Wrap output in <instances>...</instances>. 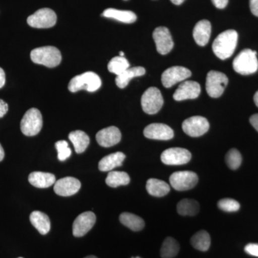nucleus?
<instances>
[{"mask_svg":"<svg viewBox=\"0 0 258 258\" xmlns=\"http://www.w3.org/2000/svg\"><path fill=\"white\" fill-rule=\"evenodd\" d=\"M238 34L234 30H228L218 35L212 44L214 53L221 60L229 58L237 47Z\"/></svg>","mask_w":258,"mask_h":258,"instance_id":"f257e3e1","label":"nucleus"},{"mask_svg":"<svg viewBox=\"0 0 258 258\" xmlns=\"http://www.w3.org/2000/svg\"><path fill=\"white\" fill-rule=\"evenodd\" d=\"M30 57L35 63L43 64L48 68L56 67L60 63L62 60L60 50L52 46L34 49L30 53Z\"/></svg>","mask_w":258,"mask_h":258,"instance_id":"f03ea898","label":"nucleus"},{"mask_svg":"<svg viewBox=\"0 0 258 258\" xmlns=\"http://www.w3.org/2000/svg\"><path fill=\"white\" fill-rule=\"evenodd\" d=\"M233 69L241 75L254 74L258 69L257 52L244 49L234 59Z\"/></svg>","mask_w":258,"mask_h":258,"instance_id":"7ed1b4c3","label":"nucleus"},{"mask_svg":"<svg viewBox=\"0 0 258 258\" xmlns=\"http://www.w3.org/2000/svg\"><path fill=\"white\" fill-rule=\"evenodd\" d=\"M101 80L93 72H86L76 76L70 81L69 89L76 93L80 90H86L88 92H95L101 88Z\"/></svg>","mask_w":258,"mask_h":258,"instance_id":"20e7f679","label":"nucleus"},{"mask_svg":"<svg viewBox=\"0 0 258 258\" xmlns=\"http://www.w3.org/2000/svg\"><path fill=\"white\" fill-rule=\"evenodd\" d=\"M42 116L41 113L35 108H30L24 115L20 123V128L24 135L33 137L41 131Z\"/></svg>","mask_w":258,"mask_h":258,"instance_id":"39448f33","label":"nucleus"},{"mask_svg":"<svg viewBox=\"0 0 258 258\" xmlns=\"http://www.w3.org/2000/svg\"><path fill=\"white\" fill-rule=\"evenodd\" d=\"M164 99L157 88H148L142 97V109L149 115L156 114L162 108Z\"/></svg>","mask_w":258,"mask_h":258,"instance_id":"423d86ee","label":"nucleus"},{"mask_svg":"<svg viewBox=\"0 0 258 258\" xmlns=\"http://www.w3.org/2000/svg\"><path fill=\"white\" fill-rule=\"evenodd\" d=\"M198 176L191 171H176L169 178L171 186L176 191L191 189L198 183Z\"/></svg>","mask_w":258,"mask_h":258,"instance_id":"0eeeda50","label":"nucleus"},{"mask_svg":"<svg viewBox=\"0 0 258 258\" xmlns=\"http://www.w3.org/2000/svg\"><path fill=\"white\" fill-rule=\"evenodd\" d=\"M227 83L228 78L225 74L218 71H210L206 79L207 92L212 98H219L225 91Z\"/></svg>","mask_w":258,"mask_h":258,"instance_id":"6e6552de","label":"nucleus"},{"mask_svg":"<svg viewBox=\"0 0 258 258\" xmlns=\"http://www.w3.org/2000/svg\"><path fill=\"white\" fill-rule=\"evenodd\" d=\"M28 25L35 28H52L57 22V16L53 10L43 8L28 17Z\"/></svg>","mask_w":258,"mask_h":258,"instance_id":"1a4fd4ad","label":"nucleus"},{"mask_svg":"<svg viewBox=\"0 0 258 258\" xmlns=\"http://www.w3.org/2000/svg\"><path fill=\"white\" fill-rule=\"evenodd\" d=\"M191 159V154L183 148H170L161 154V160L166 165L177 166L187 164Z\"/></svg>","mask_w":258,"mask_h":258,"instance_id":"9d476101","label":"nucleus"},{"mask_svg":"<svg viewBox=\"0 0 258 258\" xmlns=\"http://www.w3.org/2000/svg\"><path fill=\"white\" fill-rule=\"evenodd\" d=\"M210 123L205 117L196 115L190 117L183 122L182 129L185 134L191 137H199L208 132Z\"/></svg>","mask_w":258,"mask_h":258,"instance_id":"9b49d317","label":"nucleus"},{"mask_svg":"<svg viewBox=\"0 0 258 258\" xmlns=\"http://www.w3.org/2000/svg\"><path fill=\"white\" fill-rule=\"evenodd\" d=\"M191 76V71L181 66H174L166 69L161 76V82L165 88H171L176 83L182 82Z\"/></svg>","mask_w":258,"mask_h":258,"instance_id":"f8f14e48","label":"nucleus"},{"mask_svg":"<svg viewBox=\"0 0 258 258\" xmlns=\"http://www.w3.org/2000/svg\"><path fill=\"white\" fill-rule=\"evenodd\" d=\"M153 38L155 42L158 52L161 55L169 53L174 47L170 32L165 27L156 28L153 32Z\"/></svg>","mask_w":258,"mask_h":258,"instance_id":"ddd939ff","label":"nucleus"},{"mask_svg":"<svg viewBox=\"0 0 258 258\" xmlns=\"http://www.w3.org/2000/svg\"><path fill=\"white\" fill-rule=\"evenodd\" d=\"M96 221V217L92 212H85L77 217L73 225V234L75 237L86 235L93 228Z\"/></svg>","mask_w":258,"mask_h":258,"instance_id":"4468645a","label":"nucleus"},{"mask_svg":"<svg viewBox=\"0 0 258 258\" xmlns=\"http://www.w3.org/2000/svg\"><path fill=\"white\" fill-rule=\"evenodd\" d=\"M81 187V183L76 178L68 176L55 181L54 191L59 196L70 197L76 195Z\"/></svg>","mask_w":258,"mask_h":258,"instance_id":"2eb2a0df","label":"nucleus"},{"mask_svg":"<svg viewBox=\"0 0 258 258\" xmlns=\"http://www.w3.org/2000/svg\"><path fill=\"white\" fill-rule=\"evenodd\" d=\"M201 88L198 82L191 81H184L174 93V99L181 101L187 99H195L200 96Z\"/></svg>","mask_w":258,"mask_h":258,"instance_id":"dca6fc26","label":"nucleus"},{"mask_svg":"<svg viewBox=\"0 0 258 258\" xmlns=\"http://www.w3.org/2000/svg\"><path fill=\"white\" fill-rule=\"evenodd\" d=\"M144 134L147 139L166 141L174 137V131L164 123H152L146 127Z\"/></svg>","mask_w":258,"mask_h":258,"instance_id":"f3484780","label":"nucleus"},{"mask_svg":"<svg viewBox=\"0 0 258 258\" xmlns=\"http://www.w3.org/2000/svg\"><path fill=\"white\" fill-rule=\"evenodd\" d=\"M121 134L115 126H110L102 129L96 134V141L103 147H111L119 143Z\"/></svg>","mask_w":258,"mask_h":258,"instance_id":"a211bd4d","label":"nucleus"},{"mask_svg":"<svg viewBox=\"0 0 258 258\" xmlns=\"http://www.w3.org/2000/svg\"><path fill=\"white\" fill-rule=\"evenodd\" d=\"M212 27L210 21L206 20L198 22L193 30L195 42L200 46H205L208 43L211 35Z\"/></svg>","mask_w":258,"mask_h":258,"instance_id":"6ab92c4d","label":"nucleus"},{"mask_svg":"<svg viewBox=\"0 0 258 258\" xmlns=\"http://www.w3.org/2000/svg\"><path fill=\"white\" fill-rule=\"evenodd\" d=\"M28 181L32 186L44 189L55 184L56 178L54 174L50 173L34 171L29 175Z\"/></svg>","mask_w":258,"mask_h":258,"instance_id":"aec40b11","label":"nucleus"},{"mask_svg":"<svg viewBox=\"0 0 258 258\" xmlns=\"http://www.w3.org/2000/svg\"><path fill=\"white\" fill-rule=\"evenodd\" d=\"M125 155L122 152H115L103 157L98 164V169L101 171H110L120 166L125 160Z\"/></svg>","mask_w":258,"mask_h":258,"instance_id":"412c9836","label":"nucleus"},{"mask_svg":"<svg viewBox=\"0 0 258 258\" xmlns=\"http://www.w3.org/2000/svg\"><path fill=\"white\" fill-rule=\"evenodd\" d=\"M30 222L41 235H46L50 230V220L46 214L40 211L32 212Z\"/></svg>","mask_w":258,"mask_h":258,"instance_id":"4be33fe9","label":"nucleus"},{"mask_svg":"<svg viewBox=\"0 0 258 258\" xmlns=\"http://www.w3.org/2000/svg\"><path fill=\"white\" fill-rule=\"evenodd\" d=\"M102 15L105 18L114 19L121 23L127 24L134 23L137 19V15L133 12L113 9V8L106 9Z\"/></svg>","mask_w":258,"mask_h":258,"instance_id":"5701e85b","label":"nucleus"},{"mask_svg":"<svg viewBox=\"0 0 258 258\" xmlns=\"http://www.w3.org/2000/svg\"><path fill=\"white\" fill-rule=\"evenodd\" d=\"M146 188L149 195L156 198L164 197L170 191V186L167 183L154 178L148 180Z\"/></svg>","mask_w":258,"mask_h":258,"instance_id":"b1692460","label":"nucleus"},{"mask_svg":"<svg viewBox=\"0 0 258 258\" xmlns=\"http://www.w3.org/2000/svg\"><path fill=\"white\" fill-rule=\"evenodd\" d=\"M145 73V69L143 67H134L132 69H128L119 76H117L116 79H115V83L118 88H124L128 86L131 80L134 78L144 76Z\"/></svg>","mask_w":258,"mask_h":258,"instance_id":"393cba45","label":"nucleus"},{"mask_svg":"<svg viewBox=\"0 0 258 258\" xmlns=\"http://www.w3.org/2000/svg\"><path fill=\"white\" fill-rule=\"evenodd\" d=\"M69 138L74 144L75 151L77 154L84 152L90 144L89 137L82 131H75L71 132Z\"/></svg>","mask_w":258,"mask_h":258,"instance_id":"a878e982","label":"nucleus"},{"mask_svg":"<svg viewBox=\"0 0 258 258\" xmlns=\"http://www.w3.org/2000/svg\"><path fill=\"white\" fill-rule=\"evenodd\" d=\"M119 220L123 225L135 232L143 230L145 226V222L142 217L129 212L122 213L120 215Z\"/></svg>","mask_w":258,"mask_h":258,"instance_id":"bb28decb","label":"nucleus"},{"mask_svg":"<svg viewBox=\"0 0 258 258\" xmlns=\"http://www.w3.org/2000/svg\"><path fill=\"white\" fill-rule=\"evenodd\" d=\"M176 210L182 216H195L200 212V204L195 200L184 199L177 204Z\"/></svg>","mask_w":258,"mask_h":258,"instance_id":"cd10ccee","label":"nucleus"},{"mask_svg":"<svg viewBox=\"0 0 258 258\" xmlns=\"http://www.w3.org/2000/svg\"><path fill=\"white\" fill-rule=\"evenodd\" d=\"M191 245L200 251H208L211 244V238L207 231H199L191 238Z\"/></svg>","mask_w":258,"mask_h":258,"instance_id":"c85d7f7f","label":"nucleus"},{"mask_svg":"<svg viewBox=\"0 0 258 258\" xmlns=\"http://www.w3.org/2000/svg\"><path fill=\"white\" fill-rule=\"evenodd\" d=\"M130 182V176L124 171H112L108 173L106 183L111 187L116 188L119 186H125Z\"/></svg>","mask_w":258,"mask_h":258,"instance_id":"c756f323","label":"nucleus"},{"mask_svg":"<svg viewBox=\"0 0 258 258\" xmlns=\"http://www.w3.org/2000/svg\"><path fill=\"white\" fill-rule=\"evenodd\" d=\"M179 251V244L173 237H166L163 242L161 248V256L162 258H173L176 256Z\"/></svg>","mask_w":258,"mask_h":258,"instance_id":"7c9ffc66","label":"nucleus"},{"mask_svg":"<svg viewBox=\"0 0 258 258\" xmlns=\"http://www.w3.org/2000/svg\"><path fill=\"white\" fill-rule=\"evenodd\" d=\"M128 61L124 57L118 56L113 57L108 64V69L112 74L119 76L122 73L124 72L125 70L129 69Z\"/></svg>","mask_w":258,"mask_h":258,"instance_id":"2f4dec72","label":"nucleus"},{"mask_svg":"<svg viewBox=\"0 0 258 258\" xmlns=\"http://www.w3.org/2000/svg\"><path fill=\"white\" fill-rule=\"evenodd\" d=\"M225 161L230 169L235 170L242 164V156L237 149H232L226 154Z\"/></svg>","mask_w":258,"mask_h":258,"instance_id":"473e14b6","label":"nucleus"},{"mask_svg":"<svg viewBox=\"0 0 258 258\" xmlns=\"http://www.w3.org/2000/svg\"><path fill=\"white\" fill-rule=\"evenodd\" d=\"M217 206L222 211L227 212H237L240 208V205L238 202L229 198L220 200L217 203Z\"/></svg>","mask_w":258,"mask_h":258,"instance_id":"72a5a7b5","label":"nucleus"},{"mask_svg":"<svg viewBox=\"0 0 258 258\" xmlns=\"http://www.w3.org/2000/svg\"><path fill=\"white\" fill-rule=\"evenodd\" d=\"M55 147L57 151V158L59 161H66L71 157L72 152L66 141H59L56 142Z\"/></svg>","mask_w":258,"mask_h":258,"instance_id":"f704fd0d","label":"nucleus"},{"mask_svg":"<svg viewBox=\"0 0 258 258\" xmlns=\"http://www.w3.org/2000/svg\"><path fill=\"white\" fill-rule=\"evenodd\" d=\"M244 251L250 255L258 257V244L249 243L244 247Z\"/></svg>","mask_w":258,"mask_h":258,"instance_id":"c9c22d12","label":"nucleus"},{"mask_svg":"<svg viewBox=\"0 0 258 258\" xmlns=\"http://www.w3.org/2000/svg\"><path fill=\"white\" fill-rule=\"evenodd\" d=\"M249 8L252 14L258 17V0H249Z\"/></svg>","mask_w":258,"mask_h":258,"instance_id":"e433bc0d","label":"nucleus"},{"mask_svg":"<svg viewBox=\"0 0 258 258\" xmlns=\"http://www.w3.org/2000/svg\"><path fill=\"white\" fill-rule=\"evenodd\" d=\"M8 108H8V103L3 100L0 99V118H3L8 113Z\"/></svg>","mask_w":258,"mask_h":258,"instance_id":"4c0bfd02","label":"nucleus"},{"mask_svg":"<svg viewBox=\"0 0 258 258\" xmlns=\"http://www.w3.org/2000/svg\"><path fill=\"white\" fill-rule=\"evenodd\" d=\"M214 5L218 9H224L228 4V0H212Z\"/></svg>","mask_w":258,"mask_h":258,"instance_id":"58836bf2","label":"nucleus"},{"mask_svg":"<svg viewBox=\"0 0 258 258\" xmlns=\"http://www.w3.org/2000/svg\"><path fill=\"white\" fill-rule=\"evenodd\" d=\"M249 122H250L251 125H252L258 132V113L252 115V116L250 117V118H249Z\"/></svg>","mask_w":258,"mask_h":258,"instance_id":"ea45409f","label":"nucleus"},{"mask_svg":"<svg viewBox=\"0 0 258 258\" xmlns=\"http://www.w3.org/2000/svg\"><path fill=\"white\" fill-rule=\"evenodd\" d=\"M5 81H6V78H5L4 70L0 68V88L5 86Z\"/></svg>","mask_w":258,"mask_h":258,"instance_id":"a19ab883","label":"nucleus"},{"mask_svg":"<svg viewBox=\"0 0 258 258\" xmlns=\"http://www.w3.org/2000/svg\"><path fill=\"white\" fill-rule=\"evenodd\" d=\"M5 158V151L3 147H2L1 144H0V161H2Z\"/></svg>","mask_w":258,"mask_h":258,"instance_id":"79ce46f5","label":"nucleus"},{"mask_svg":"<svg viewBox=\"0 0 258 258\" xmlns=\"http://www.w3.org/2000/svg\"><path fill=\"white\" fill-rule=\"evenodd\" d=\"M185 0H171V3H173V4L176 5H179L181 4H182L183 3Z\"/></svg>","mask_w":258,"mask_h":258,"instance_id":"37998d69","label":"nucleus"},{"mask_svg":"<svg viewBox=\"0 0 258 258\" xmlns=\"http://www.w3.org/2000/svg\"><path fill=\"white\" fill-rule=\"evenodd\" d=\"M254 103L256 104V106L258 107V91L255 93V94H254Z\"/></svg>","mask_w":258,"mask_h":258,"instance_id":"c03bdc74","label":"nucleus"},{"mask_svg":"<svg viewBox=\"0 0 258 258\" xmlns=\"http://www.w3.org/2000/svg\"><path fill=\"white\" fill-rule=\"evenodd\" d=\"M84 258H98V257H96V256H94V255H89V256H87V257H86Z\"/></svg>","mask_w":258,"mask_h":258,"instance_id":"a18cd8bd","label":"nucleus"},{"mask_svg":"<svg viewBox=\"0 0 258 258\" xmlns=\"http://www.w3.org/2000/svg\"><path fill=\"white\" fill-rule=\"evenodd\" d=\"M119 54H120V56H121V57H123V56H124V53H123V52H121V51H120Z\"/></svg>","mask_w":258,"mask_h":258,"instance_id":"49530a36","label":"nucleus"},{"mask_svg":"<svg viewBox=\"0 0 258 258\" xmlns=\"http://www.w3.org/2000/svg\"><path fill=\"white\" fill-rule=\"evenodd\" d=\"M132 258H141V257H132Z\"/></svg>","mask_w":258,"mask_h":258,"instance_id":"de8ad7c7","label":"nucleus"},{"mask_svg":"<svg viewBox=\"0 0 258 258\" xmlns=\"http://www.w3.org/2000/svg\"><path fill=\"white\" fill-rule=\"evenodd\" d=\"M18 258H23V257H18Z\"/></svg>","mask_w":258,"mask_h":258,"instance_id":"09e8293b","label":"nucleus"}]
</instances>
